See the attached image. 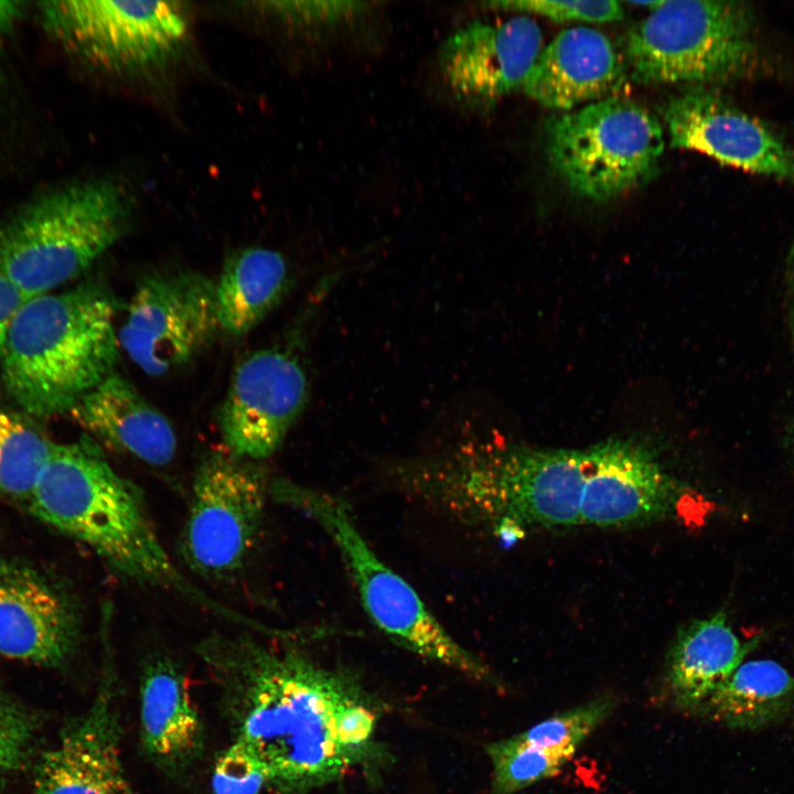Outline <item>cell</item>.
Masks as SVG:
<instances>
[{
	"label": "cell",
	"instance_id": "1",
	"mask_svg": "<svg viewBox=\"0 0 794 794\" xmlns=\"http://www.w3.org/2000/svg\"><path fill=\"white\" fill-rule=\"evenodd\" d=\"M195 651L218 688L234 740L265 764L271 792L303 794L356 762L335 732L341 708L361 696L352 676L249 630L214 632Z\"/></svg>",
	"mask_w": 794,
	"mask_h": 794
},
{
	"label": "cell",
	"instance_id": "2",
	"mask_svg": "<svg viewBox=\"0 0 794 794\" xmlns=\"http://www.w3.org/2000/svg\"><path fill=\"white\" fill-rule=\"evenodd\" d=\"M46 526L89 547L127 580L173 591L229 622H259L192 583L165 551L139 489L88 441L53 443L24 504Z\"/></svg>",
	"mask_w": 794,
	"mask_h": 794
},
{
	"label": "cell",
	"instance_id": "3",
	"mask_svg": "<svg viewBox=\"0 0 794 794\" xmlns=\"http://www.w3.org/2000/svg\"><path fill=\"white\" fill-rule=\"evenodd\" d=\"M588 451L458 446L396 469L407 491L465 524H580Z\"/></svg>",
	"mask_w": 794,
	"mask_h": 794
},
{
	"label": "cell",
	"instance_id": "4",
	"mask_svg": "<svg viewBox=\"0 0 794 794\" xmlns=\"http://www.w3.org/2000/svg\"><path fill=\"white\" fill-rule=\"evenodd\" d=\"M116 303L99 282L26 299L14 314L0 357L12 400L37 418L69 412L118 362Z\"/></svg>",
	"mask_w": 794,
	"mask_h": 794
},
{
	"label": "cell",
	"instance_id": "5",
	"mask_svg": "<svg viewBox=\"0 0 794 794\" xmlns=\"http://www.w3.org/2000/svg\"><path fill=\"white\" fill-rule=\"evenodd\" d=\"M625 57L641 84L707 86L783 72L747 2L662 0L627 32Z\"/></svg>",
	"mask_w": 794,
	"mask_h": 794
},
{
	"label": "cell",
	"instance_id": "6",
	"mask_svg": "<svg viewBox=\"0 0 794 794\" xmlns=\"http://www.w3.org/2000/svg\"><path fill=\"white\" fill-rule=\"evenodd\" d=\"M130 204L114 181H77L41 194L0 225V273L26 298L84 273L124 235Z\"/></svg>",
	"mask_w": 794,
	"mask_h": 794
},
{
	"label": "cell",
	"instance_id": "7",
	"mask_svg": "<svg viewBox=\"0 0 794 794\" xmlns=\"http://www.w3.org/2000/svg\"><path fill=\"white\" fill-rule=\"evenodd\" d=\"M269 498L308 515L324 529L368 618L391 641L476 682L497 683L491 669L450 635L417 591L377 557L344 498L282 476L271 478Z\"/></svg>",
	"mask_w": 794,
	"mask_h": 794
},
{
	"label": "cell",
	"instance_id": "8",
	"mask_svg": "<svg viewBox=\"0 0 794 794\" xmlns=\"http://www.w3.org/2000/svg\"><path fill=\"white\" fill-rule=\"evenodd\" d=\"M548 158L580 196L605 202L646 182L665 147L659 120L640 104L607 97L552 117Z\"/></svg>",
	"mask_w": 794,
	"mask_h": 794
},
{
	"label": "cell",
	"instance_id": "9",
	"mask_svg": "<svg viewBox=\"0 0 794 794\" xmlns=\"http://www.w3.org/2000/svg\"><path fill=\"white\" fill-rule=\"evenodd\" d=\"M40 11L66 50L115 76H142L165 67L190 31L185 6L176 1H44Z\"/></svg>",
	"mask_w": 794,
	"mask_h": 794
},
{
	"label": "cell",
	"instance_id": "10",
	"mask_svg": "<svg viewBox=\"0 0 794 794\" xmlns=\"http://www.w3.org/2000/svg\"><path fill=\"white\" fill-rule=\"evenodd\" d=\"M271 478L257 461L208 452L197 464L179 540L185 566L228 580L247 566L259 538Z\"/></svg>",
	"mask_w": 794,
	"mask_h": 794
},
{
	"label": "cell",
	"instance_id": "11",
	"mask_svg": "<svg viewBox=\"0 0 794 794\" xmlns=\"http://www.w3.org/2000/svg\"><path fill=\"white\" fill-rule=\"evenodd\" d=\"M217 331L215 281L194 270H172L141 279L118 342L146 374L162 376L201 353Z\"/></svg>",
	"mask_w": 794,
	"mask_h": 794
},
{
	"label": "cell",
	"instance_id": "12",
	"mask_svg": "<svg viewBox=\"0 0 794 794\" xmlns=\"http://www.w3.org/2000/svg\"><path fill=\"white\" fill-rule=\"evenodd\" d=\"M81 636V609L67 583L25 558L0 557V656L60 668Z\"/></svg>",
	"mask_w": 794,
	"mask_h": 794
},
{
	"label": "cell",
	"instance_id": "13",
	"mask_svg": "<svg viewBox=\"0 0 794 794\" xmlns=\"http://www.w3.org/2000/svg\"><path fill=\"white\" fill-rule=\"evenodd\" d=\"M309 399L298 358L280 348L246 356L235 368L219 410L227 451L251 461L276 453Z\"/></svg>",
	"mask_w": 794,
	"mask_h": 794
},
{
	"label": "cell",
	"instance_id": "14",
	"mask_svg": "<svg viewBox=\"0 0 794 794\" xmlns=\"http://www.w3.org/2000/svg\"><path fill=\"white\" fill-rule=\"evenodd\" d=\"M104 626L100 680L89 708L64 726L39 757L33 794H133L121 758L118 685ZM105 623V622H104Z\"/></svg>",
	"mask_w": 794,
	"mask_h": 794
},
{
	"label": "cell",
	"instance_id": "15",
	"mask_svg": "<svg viewBox=\"0 0 794 794\" xmlns=\"http://www.w3.org/2000/svg\"><path fill=\"white\" fill-rule=\"evenodd\" d=\"M663 119L673 148L794 185V148L769 124L719 92L695 86L665 104Z\"/></svg>",
	"mask_w": 794,
	"mask_h": 794
},
{
	"label": "cell",
	"instance_id": "16",
	"mask_svg": "<svg viewBox=\"0 0 794 794\" xmlns=\"http://www.w3.org/2000/svg\"><path fill=\"white\" fill-rule=\"evenodd\" d=\"M541 49V30L528 17L497 23L473 21L448 36L438 64L460 101L489 106L523 88Z\"/></svg>",
	"mask_w": 794,
	"mask_h": 794
},
{
	"label": "cell",
	"instance_id": "17",
	"mask_svg": "<svg viewBox=\"0 0 794 794\" xmlns=\"http://www.w3.org/2000/svg\"><path fill=\"white\" fill-rule=\"evenodd\" d=\"M580 524L625 526L670 514L679 486L644 447L609 440L588 450Z\"/></svg>",
	"mask_w": 794,
	"mask_h": 794
},
{
	"label": "cell",
	"instance_id": "18",
	"mask_svg": "<svg viewBox=\"0 0 794 794\" xmlns=\"http://www.w3.org/2000/svg\"><path fill=\"white\" fill-rule=\"evenodd\" d=\"M624 77V62L610 39L577 26L562 30L541 49L523 89L539 105L567 112L603 99Z\"/></svg>",
	"mask_w": 794,
	"mask_h": 794
},
{
	"label": "cell",
	"instance_id": "19",
	"mask_svg": "<svg viewBox=\"0 0 794 794\" xmlns=\"http://www.w3.org/2000/svg\"><path fill=\"white\" fill-rule=\"evenodd\" d=\"M69 414L95 439L148 464L162 466L174 458L176 438L170 421L117 372Z\"/></svg>",
	"mask_w": 794,
	"mask_h": 794
},
{
	"label": "cell",
	"instance_id": "20",
	"mask_svg": "<svg viewBox=\"0 0 794 794\" xmlns=\"http://www.w3.org/2000/svg\"><path fill=\"white\" fill-rule=\"evenodd\" d=\"M140 741L160 769L178 772L194 762L204 744V728L185 677L167 657L147 663L140 678Z\"/></svg>",
	"mask_w": 794,
	"mask_h": 794
},
{
	"label": "cell",
	"instance_id": "21",
	"mask_svg": "<svg viewBox=\"0 0 794 794\" xmlns=\"http://www.w3.org/2000/svg\"><path fill=\"white\" fill-rule=\"evenodd\" d=\"M763 639L764 634H759L741 640L723 610L683 626L667 659V680L675 702L695 711Z\"/></svg>",
	"mask_w": 794,
	"mask_h": 794
},
{
	"label": "cell",
	"instance_id": "22",
	"mask_svg": "<svg viewBox=\"0 0 794 794\" xmlns=\"http://www.w3.org/2000/svg\"><path fill=\"white\" fill-rule=\"evenodd\" d=\"M731 729L760 730L794 715V675L779 662H742L695 710Z\"/></svg>",
	"mask_w": 794,
	"mask_h": 794
},
{
	"label": "cell",
	"instance_id": "23",
	"mask_svg": "<svg viewBox=\"0 0 794 794\" xmlns=\"http://www.w3.org/2000/svg\"><path fill=\"white\" fill-rule=\"evenodd\" d=\"M289 282L288 264L280 253L249 247L232 254L215 282L219 330L233 336L249 333L281 301Z\"/></svg>",
	"mask_w": 794,
	"mask_h": 794
},
{
	"label": "cell",
	"instance_id": "24",
	"mask_svg": "<svg viewBox=\"0 0 794 794\" xmlns=\"http://www.w3.org/2000/svg\"><path fill=\"white\" fill-rule=\"evenodd\" d=\"M54 442L0 406V501L24 506Z\"/></svg>",
	"mask_w": 794,
	"mask_h": 794
},
{
	"label": "cell",
	"instance_id": "25",
	"mask_svg": "<svg viewBox=\"0 0 794 794\" xmlns=\"http://www.w3.org/2000/svg\"><path fill=\"white\" fill-rule=\"evenodd\" d=\"M493 766L492 794H514L556 775L575 751L524 744L514 736L486 745Z\"/></svg>",
	"mask_w": 794,
	"mask_h": 794
},
{
	"label": "cell",
	"instance_id": "26",
	"mask_svg": "<svg viewBox=\"0 0 794 794\" xmlns=\"http://www.w3.org/2000/svg\"><path fill=\"white\" fill-rule=\"evenodd\" d=\"M616 700L598 697L579 707L551 716L514 738L544 749L577 751L579 744L613 711Z\"/></svg>",
	"mask_w": 794,
	"mask_h": 794
},
{
	"label": "cell",
	"instance_id": "27",
	"mask_svg": "<svg viewBox=\"0 0 794 794\" xmlns=\"http://www.w3.org/2000/svg\"><path fill=\"white\" fill-rule=\"evenodd\" d=\"M40 729L39 716L0 688V776L30 761Z\"/></svg>",
	"mask_w": 794,
	"mask_h": 794
},
{
	"label": "cell",
	"instance_id": "28",
	"mask_svg": "<svg viewBox=\"0 0 794 794\" xmlns=\"http://www.w3.org/2000/svg\"><path fill=\"white\" fill-rule=\"evenodd\" d=\"M262 11L303 31H321L354 21L368 11L369 3L356 1H270Z\"/></svg>",
	"mask_w": 794,
	"mask_h": 794
},
{
	"label": "cell",
	"instance_id": "29",
	"mask_svg": "<svg viewBox=\"0 0 794 794\" xmlns=\"http://www.w3.org/2000/svg\"><path fill=\"white\" fill-rule=\"evenodd\" d=\"M269 787V774L260 759L243 742H233L215 761L213 794H260Z\"/></svg>",
	"mask_w": 794,
	"mask_h": 794
},
{
	"label": "cell",
	"instance_id": "30",
	"mask_svg": "<svg viewBox=\"0 0 794 794\" xmlns=\"http://www.w3.org/2000/svg\"><path fill=\"white\" fill-rule=\"evenodd\" d=\"M487 6L495 9L515 10L527 13H535L554 21H583L593 23H607L622 20L623 8L620 2L607 1H492Z\"/></svg>",
	"mask_w": 794,
	"mask_h": 794
},
{
	"label": "cell",
	"instance_id": "31",
	"mask_svg": "<svg viewBox=\"0 0 794 794\" xmlns=\"http://www.w3.org/2000/svg\"><path fill=\"white\" fill-rule=\"evenodd\" d=\"M375 727V712L360 698H355L343 706L337 713L335 723L337 743L356 761L369 745Z\"/></svg>",
	"mask_w": 794,
	"mask_h": 794
},
{
	"label": "cell",
	"instance_id": "32",
	"mask_svg": "<svg viewBox=\"0 0 794 794\" xmlns=\"http://www.w3.org/2000/svg\"><path fill=\"white\" fill-rule=\"evenodd\" d=\"M781 310L794 363V246L788 248L783 267ZM786 431L787 448L794 463V412Z\"/></svg>",
	"mask_w": 794,
	"mask_h": 794
},
{
	"label": "cell",
	"instance_id": "33",
	"mask_svg": "<svg viewBox=\"0 0 794 794\" xmlns=\"http://www.w3.org/2000/svg\"><path fill=\"white\" fill-rule=\"evenodd\" d=\"M26 298L0 273V357L9 325Z\"/></svg>",
	"mask_w": 794,
	"mask_h": 794
},
{
	"label": "cell",
	"instance_id": "34",
	"mask_svg": "<svg viewBox=\"0 0 794 794\" xmlns=\"http://www.w3.org/2000/svg\"><path fill=\"white\" fill-rule=\"evenodd\" d=\"M22 3L18 1L0 0V31L10 26L22 11Z\"/></svg>",
	"mask_w": 794,
	"mask_h": 794
}]
</instances>
